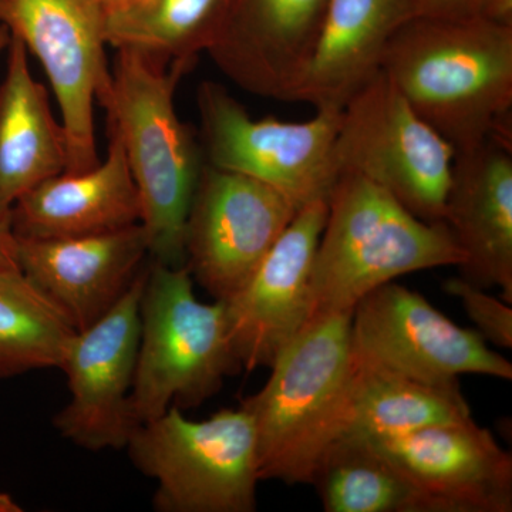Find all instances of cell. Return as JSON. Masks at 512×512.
Here are the masks:
<instances>
[{
	"label": "cell",
	"mask_w": 512,
	"mask_h": 512,
	"mask_svg": "<svg viewBox=\"0 0 512 512\" xmlns=\"http://www.w3.org/2000/svg\"><path fill=\"white\" fill-rule=\"evenodd\" d=\"M382 72L456 154L491 137L512 144V28L414 16L390 39Z\"/></svg>",
	"instance_id": "cell-1"
},
{
	"label": "cell",
	"mask_w": 512,
	"mask_h": 512,
	"mask_svg": "<svg viewBox=\"0 0 512 512\" xmlns=\"http://www.w3.org/2000/svg\"><path fill=\"white\" fill-rule=\"evenodd\" d=\"M191 64L119 49L103 107L140 197L148 258L168 266L185 265V225L204 165L194 134L175 110V89Z\"/></svg>",
	"instance_id": "cell-2"
},
{
	"label": "cell",
	"mask_w": 512,
	"mask_h": 512,
	"mask_svg": "<svg viewBox=\"0 0 512 512\" xmlns=\"http://www.w3.org/2000/svg\"><path fill=\"white\" fill-rule=\"evenodd\" d=\"M463 262L444 222L420 220L379 185L340 171L313 261L309 323L353 312L400 276Z\"/></svg>",
	"instance_id": "cell-3"
},
{
	"label": "cell",
	"mask_w": 512,
	"mask_h": 512,
	"mask_svg": "<svg viewBox=\"0 0 512 512\" xmlns=\"http://www.w3.org/2000/svg\"><path fill=\"white\" fill-rule=\"evenodd\" d=\"M352 312L312 320L279 355L258 393L242 400L254 421L259 478L311 485L342 436L352 370Z\"/></svg>",
	"instance_id": "cell-4"
},
{
	"label": "cell",
	"mask_w": 512,
	"mask_h": 512,
	"mask_svg": "<svg viewBox=\"0 0 512 512\" xmlns=\"http://www.w3.org/2000/svg\"><path fill=\"white\" fill-rule=\"evenodd\" d=\"M187 266L151 261L140 302V342L131 409L137 423L171 406H201L239 369L224 301L204 303Z\"/></svg>",
	"instance_id": "cell-5"
},
{
	"label": "cell",
	"mask_w": 512,
	"mask_h": 512,
	"mask_svg": "<svg viewBox=\"0 0 512 512\" xmlns=\"http://www.w3.org/2000/svg\"><path fill=\"white\" fill-rule=\"evenodd\" d=\"M141 474L157 483L160 512H254L261 481L254 421L224 409L195 421L171 406L138 424L126 448Z\"/></svg>",
	"instance_id": "cell-6"
},
{
	"label": "cell",
	"mask_w": 512,
	"mask_h": 512,
	"mask_svg": "<svg viewBox=\"0 0 512 512\" xmlns=\"http://www.w3.org/2000/svg\"><path fill=\"white\" fill-rule=\"evenodd\" d=\"M340 171H352L396 198L420 220L443 222L456 151L380 70L340 113Z\"/></svg>",
	"instance_id": "cell-7"
},
{
	"label": "cell",
	"mask_w": 512,
	"mask_h": 512,
	"mask_svg": "<svg viewBox=\"0 0 512 512\" xmlns=\"http://www.w3.org/2000/svg\"><path fill=\"white\" fill-rule=\"evenodd\" d=\"M197 103L205 163L255 178L298 208L329 200L340 174L335 144L342 111L316 110L303 123L258 120L214 82L201 84Z\"/></svg>",
	"instance_id": "cell-8"
},
{
	"label": "cell",
	"mask_w": 512,
	"mask_h": 512,
	"mask_svg": "<svg viewBox=\"0 0 512 512\" xmlns=\"http://www.w3.org/2000/svg\"><path fill=\"white\" fill-rule=\"evenodd\" d=\"M100 0H0V25L42 63L62 114L69 163L84 173L100 163L94 103L106 106L111 69Z\"/></svg>",
	"instance_id": "cell-9"
},
{
	"label": "cell",
	"mask_w": 512,
	"mask_h": 512,
	"mask_svg": "<svg viewBox=\"0 0 512 512\" xmlns=\"http://www.w3.org/2000/svg\"><path fill=\"white\" fill-rule=\"evenodd\" d=\"M350 343L356 362L437 386H456L463 375L512 379L511 363L477 330L461 328L394 281L357 302Z\"/></svg>",
	"instance_id": "cell-10"
},
{
	"label": "cell",
	"mask_w": 512,
	"mask_h": 512,
	"mask_svg": "<svg viewBox=\"0 0 512 512\" xmlns=\"http://www.w3.org/2000/svg\"><path fill=\"white\" fill-rule=\"evenodd\" d=\"M299 210L255 178L204 163L185 225V266L192 279L214 301H228Z\"/></svg>",
	"instance_id": "cell-11"
},
{
	"label": "cell",
	"mask_w": 512,
	"mask_h": 512,
	"mask_svg": "<svg viewBox=\"0 0 512 512\" xmlns=\"http://www.w3.org/2000/svg\"><path fill=\"white\" fill-rule=\"evenodd\" d=\"M146 269L103 318L76 332L62 365L70 399L53 426L87 451L124 450L138 426L131 409Z\"/></svg>",
	"instance_id": "cell-12"
},
{
	"label": "cell",
	"mask_w": 512,
	"mask_h": 512,
	"mask_svg": "<svg viewBox=\"0 0 512 512\" xmlns=\"http://www.w3.org/2000/svg\"><path fill=\"white\" fill-rule=\"evenodd\" d=\"M326 217L328 200L303 205L247 284L224 301L239 367H271L308 325L313 261Z\"/></svg>",
	"instance_id": "cell-13"
},
{
	"label": "cell",
	"mask_w": 512,
	"mask_h": 512,
	"mask_svg": "<svg viewBox=\"0 0 512 512\" xmlns=\"http://www.w3.org/2000/svg\"><path fill=\"white\" fill-rule=\"evenodd\" d=\"M372 444L419 490L429 512L512 511L511 453L474 419Z\"/></svg>",
	"instance_id": "cell-14"
},
{
	"label": "cell",
	"mask_w": 512,
	"mask_h": 512,
	"mask_svg": "<svg viewBox=\"0 0 512 512\" xmlns=\"http://www.w3.org/2000/svg\"><path fill=\"white\" fill-rule=\"evenodd\" d=\"M148 258L141 224L67 238L18 237L19 269L76 332L123 298Z\"/></svg>",
	"instance_id": "cell-15"
},
{
	"label": "cell",
	"mask_w": 512,
	"mask_h": 512,
	"mask_svg": "<svg viewBox=\"0 0 512 512\" xmlns=\"http://www.w3.org/2000/svg\"><path fill=\"white\" fill-rule=\"evenodd\" d=\"M329 0H231L212 62L242 90L292 101Z\"/></svg>",
	"instance_id": "cell-16"
},
{
	"label": "cell",
	"mask_w": 512,
	"mask_h": 512,
	"mask_svg": "<svg viewBox=\"0 0 512 512\" xmlns=\"http://www.w3.org/2000/svg\"><path fill=\"white\" fill-rule=\"evenodd\" d=\"M512 146L488 138L456 154L444 224L464 255L458 266L468 282L500 288L512 303Z\"/></svg>",
	"instance_id": "cell-17"
},
{
	"label": "cell",
	"mask_w": 512,
	"mask_h": 512,
	"mask_svg": "<svg viewBox=\"0 0 512 512\" xmlns=\"http://www.w3.org/2000/svg\"><path fill=\"white\" fill-rule=\"evenodd\" d=\"M109 134L106 160L84 173L55 175L13 204L16 237H82L140 224V197L123 144L116 133Z\"/></svg>",
	"instance_id": "cell-18"
},
{
	"label": "cell",
	"mask_w": 512,
	"mask_h": 512,
	"mask_svg": "<svg viewBox=\"0 0 512 512\" xmlns=\"http://www.w3.org/2000/svg\"><path fill=\"white\" fill-rule=\"evenodd\" d=\"M410 18L407 0H329L292 101L342 111L380 73L390 39Z\"/></svg>",
	"instance_id": "cell-19"
},
{
	"label": "cell",
	"mask_w": 512,
	"mask_h": 512,
	"mask_svg": "<svg viewBox=\"0 0 512 512\" xmlns=\"http://www.w3.org/2000/svg\"><path fill=\"white\" fill-rule=\"evenodd\" d=\"M67 163L62 123L53 116L46 87L30 73L28 49L12 36L0 84V212H10L26 192L64 173Z\"/></svg>",
	"instance_id": "cell-20"
},
{
	"label": "cell",
	"mask_w": 512,
	"mask_h": 512,
	"mask_svg": "<svg viewBox=\"0 0 512 512\" xmlns=\"http://www.w3.org/2000/svg\"><path fill=\"white\" fill-rule=\"evenodd\" d=\"M473 419L456 386L420 382L352 357L345 421L339 440L382 441L413 431Z\"/></svg>",
	"instance_id": "cell-21"
},
{
	"label": "cell",
	"mask_w": 512,
	"mask_h": 512,
	"mask_svg": "<svg viewBox=\"0 0 512 512\" xmlns=\"http://www.w3.org/2000/svg\"><path fill=\"white\" fill-rule=\"evenodd\" d=\"M231 0H140L106 18L107 45L194 63L217 42Z\"/></svg>",
	"instance_id": "cell-22"
},
{
	"label": "cell",
	"mask_w": 512,
	"mask_h": 512,
	"mask_svg": "<svg viewBox=\"0 0 512 512\" xmlns=\"http://www.w3.org/2000/svg\"><path fill=\"white\" fill-rule=\"evenodd\" d=\"M311 485L326 512H429L419 490L367 441H336Z\"/></svg>",
	"instance_id": "cell-23"
},
{
	"label": "cell",
	"mask_w": 512,
	"mask_h": 512,
	"mask_svg": "<svg viewBox=\"0 0 512 512\" xmlns=\"http://www.w3.org/2000/svg\"><path fill=\"white\" fill-rule=\"evenodd\" d=\"M76 329L20 272H0V379L62 369Z\"/></svg>",
	"instance_id": "cell-24"
},
{
	"label": "cell",
	"mask_w": 512,
	"mask_h": 512,
	"mask_svg": "<svg viewBox=\"0 0 512 512\" xmlns=\"http://www.w3.org/2000/svg\"><path fill=\"white\" fill-rule=\"evenodd\" d=\"M444 291L461 302L468 318L476 325L477 332L488 345L501 349L512 348L511 303L494 298L463 276L447 279Z\"/></svg>",
	"instance_id": "cell-25"
},
{
	"label": "cell",
	"mask_w": 512,
	"mask_h": 512,
	"mask_svg": "<svg viewBox=\"0 0 512 512\" xmlns=\"http://www.w3.org/2000/svg\"><path fill=\"white\" fill-rule=\"evenodd\" d=\"M471 0H407L412 18H456L466 15Z\"/></svg>",
	"instance_id": "cell-26"
},
{
	"label": "cell",
	"mask_w": 512,
	"mask_h": 512,
	"mask_svg": "<svg viewBox=\"0 0 512 512\" xmlns=\"http://www.w3.org/2000/svg\"><path fill=\"white\" fill-rule=\"evenodd\" d=\"M464 16L512 28V0H471Z\"/></svg>",
	"instance_id": "cell-27"
},
{
	"label": "cell",
	"mask_w": 512,
	"mask_h": 512,
	"mask_svg": "<svg viewBox=\"0 0 512 512\" xmlns=\"http://www.w3.org/2000/svg\"><path fill=\"white\" fill-rule=\"evenodd\" d=\"M16 269H19L18 237L13 231L10 212H0V272Z\"/></svg>",
	"instance_id": "cell-28"
},
{
	"label": "cell",
	"mask_w": 512,
	"mask_h": 512,
	"mask_svg": "<svg viewBox=\"0 0 512 512\" xmlns=\"http://www.w3.org/2000/svg\"><path fill=\"white\" fill-rule=\"evenodd\" d=\"M137 2H140V0H100L107 16L128 9L130 6L136 5Z\"/></svg>",
	"instance_id": "cell-29"
},
{
	"label": "cell",
	"mask_w": 512,
	"mask_h": 512,
	"mask_svg": "<svg viewBox=\"0 0 512 512\" xmlns=\"http://www.w3.org/2000/svg\"><path fill=\"white\" fill-rule=\"evenodd\" d=\"M23 508L16 503L12 495L0 493V512H22Z\"/></svg>",
	"instance_id": "cell-30"
},
{
	"label": "cell",
	"mask_w": 512,
	"mask_h": 512,
	"mask_svg": "<svg viewBox=\"0 0 512 512\" xmlns=\"http://www.w3.org/2000/svg\"><path fill=\"white\" fill-rule=\"evenodd\" d=\"M10 37L12 36H10L9 29L6 26L0 25V53L8 49Z\"/></svg>",
	"instance_id": "cell-31"
}]
</instances>
